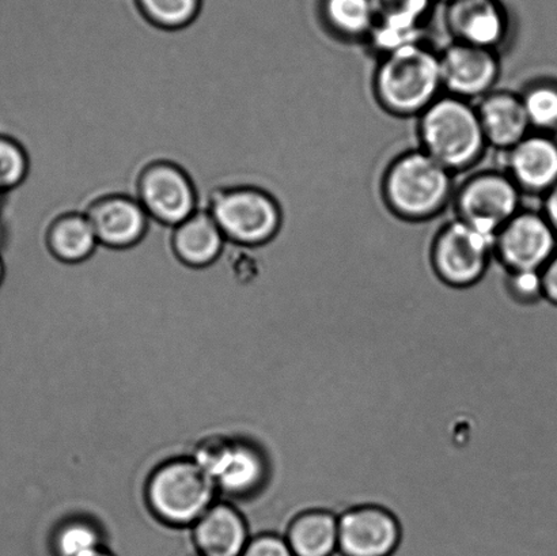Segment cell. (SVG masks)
Wrapping results in <instances>:
<instances>
[{"label": "cell", "instance_id": "obj_13", "mask_svg": "<svg viewBox=\"0 0 557 556\" xmlns=\"http://www.w3.org/2000/svg\"><path fill=\"white\" fill-rule=\"evenodd\" d=\"M506 152L507 174L521 193L545 195L557 184V140L531 133Z\"/></svg>", "mask_w": 557, "mask_h": 556}, {"label": "cell", "instance_id": "obj_2", "mask_svg": "<svg viewBox=\"0 0 557 556\" xmlns=\"http://www.w3.org/2000/svg\"><path fill=\"white\" fill-rule=\"evenodd\" d=\"M422 150L451 173L472 166L485 141L476 107L455 96H440L419 114Z\"/></svg>", "mask_w": 557, "mask_h": 556}, {"label": "cell", "instance_id": "obj_31", "mask_svg": "<svg viewBox=\"0 0 557 556\" xmlns=\"http://www.w3.org/2000/svg\"><path fill=\"white\" fill-rule=\"evenodd\" d=\"M543 215L547 218L557 236V184L544 195Z\"/></svg>", "mask_w": 557, "mask_h": 556}, {"label": "cell", "instance_id": "obj_29", "mask_svg": "<svg viewBox=\"0 0 557 556\" xmlns=\"http://www.w3.org/2000/svg\"><path fill=\"white\" fill-rule=\"evenodd\" d=\"M242 556H294L286 539L275 533H260L249 541Z\"/></svg>", "mask_w": 557, "mask_h": 556}, {"label": "cell", "instance_id": "obj_1", "mask_svg": "<svg viewBox=\"0 0 557 556\" xmlns=\"http://www.w3.org/2000/svg\"><path fill=\"white\" fill-rule=\"evenodd\" d=\"M374 89L381 106L398 116H413L441 95L440 53L423 42L382 54Z\"/></svg>", "mask_w": 557, "mask_h": 556}, {"label": "cell", "instance_id": "obj_25", "mask_svg": "<svg viewBox=\"0 0 557 556\" xmlns=\"http://www.w3.org/2000/svg\"><path fill=\"white\" fill-rule=\"evenodd\" d=\"M29 155L20 140L0 135V190L10 193L29 176Z\"/></svg>", "mask_w": 557, "mask_h": 556}, {"label": "cell", "instance_id": "obj_21", "mask_svg": "<svg viewBox=\"0 0 557 556\" xmlns=\"http://www.w3.org/2000/svg\"><path fill=\"white\" fill-rule=\"evenodd\" d=\"M269 460L263 450L234 444L231 456L215 478L218 487L231 494H249L269 481Z\"/></svg>", "mask_w": 557, "mask_h": 556}, {"label": "cell", "instance_id": "obj_30", "mask_svg": "<svg viewBox=\"0 0 557 556\" xmlns=\"http://www.w3.org/2000/svg\"><path fill=\"white\" fill-rule=\"evenodd\" d=\"M544 298L557 308V252L542 270Z\"/></svg>", "mask_w": 557, "mask_h": 556}, {"label": "cell", "instance_id": "obj_26", "mask_svg": "<svg viewBox=\"0 0 557 556\" xmlns=\"http://www.w3.org/2000/svg\"><path fill=\"white\" fill-rule=\"evenodd\" d=\"M100 547V535L86 522L65 526L57 538L59 556H82Z\"/></svg>", "mask_w": 557, "mask_h": 556}, {"label": "cell", "instance_id": "obj_35", "mask_svg": "<svg viewBox=\"0 0 557 556\" xmlns=\"http://www.w3.org/2000/svg\"><path fill=\"white\" fill-rule=\"evenodd\" d=\"M453 2H455V0H453Z\"/></svg>", "mask_w": 557, "mask_h": 556}, {"label": "cell", "instance_id": "obj_7", "mask_svg": "<svg viewBox=\"0 0 557 556\" xmlns=\"http://www.w3.org/2000/svg\"><path fill=\"white\" fill-rule=\"evenodd\" d=\"M135 198L150 220L174 227L198 211V190L182 165L171 160L146 163L136 177Z\"/></svg>", "mask_w": 557, "mask_h": 556}, {"label": "cell", "instance_id": "obj_18", "mask_svg": "<svg viewBox=\"0 0 557 556\" xmlns=\"http://www.w3.org/2000/svg\"><path fill=\"white\" fill-rule=\"evenodd\" d=\"M194 539L200 556H242L249 543L247 522L232 506H211L195 522Z\"/></svg>", "mask_w": 557, "mask_h": 556}, {"label": "cell", "instance_id": "obj_24", "mask_svg": "<svg viewBox=\"0 0 557 556\" xmlns=\"http://www.w3.org/2000/svg\"><path fill=\"white\" fill-rule=\"evenodd\" d=\"M523 108L534 133L549 134L557 129V85L542 82L521 95Z\"/></svg>", "mask_w": 557, "mask_h": 556}, {"label": "cell", "instance_id": "obj_17", "mask_svg": "<svg viewBox=\"0 0 557 556\" xmlns=\"http://www.w3.org/2000/svg\"><path fill=\"white\" fill-rule=\"evenodd\" d=\"M173 255L190 269H205L221 258L227 243L207 210H198L172 227Z\"/></svg>", "mask_w": 557, "mask_h": 556}, {"label": "cell", "instance_id": "obj_8", "mask_svg": "<svg viewBox=\"0 0 557 556\" xmlns=\"http://www.w3.org/2000/svg\"><path fill=\"white\" fill-rule=\"evenodd\" d=\"M521 189L506 172H482L469 177L456 196L457 220L496 237L521 211Z\"/></svg>", "mask_w": 557, "mask_h": 556}, {"label": "cell", "instance_id": "obj_19", "mask_svg": "<svg viewBox=\"0 0 557 556\" xmlns=\"http://www.w3.org/2000/svg\"><path fill=\"white\" fill-rule=\"evenodd\" d=\"M46 247L62 263L78 264L90 259L100 244L85 212L69 211L49 223Z\"/></svg>", "mask_w": 557, "mask_h": 556}, {"label": "cell", "instance_id": "obj_22", "mask_svg": "<svg viewBox=\"0 0 557 556\" xmlns=\"http://www.w3.org/2000/svg\"><path fill=\"white\" fill-rule=\"evenodd\" d=\"M203 0H135L136 8L157 29L183 30L198 18Z\"/></svg>", "mask_w": 557, "mask_h": 556}, {"label": "cell", "instance_id": "obj_23", "mask_svg": "<svg viewBox=\"0 0 557 556\" xmlns=\"http://www.w3.org/2000/svg\"><path fill=\"white\" fill-rule=\"evenodd\" d=\"M325 15L333 29L347 37L370 36L374 26L371 0H326Z\"/></svg>", "mask_w": 557, "mask_h": 556}, {"label": "cell", "instance_id": "obj_15", "mask_svg": "<svg viewBox=\"0 0 557 556\" xmlns=\"http://www.w3.org/2000/svg\"><path fill=\"white\" fill-rule=\"evenodd\" d=\"M447 24L456 42L491 49L505 41L507 20L494 0H455Z\"/></svg>", "mask_w": 557, "mask_h": 556}, {"label": "cell", "instance_id": "obj_4", "mask_svg": "<svg viewBox=\"0 0 557 556\" xmlns=\"http://www.w3.org/2000/svg\"><path fill=\"white\" fill-rule=\"evenodd\" d=\"M227 243L258 248L276 237L282 210L274 196L253 185H228L212 193L206 209Z\"/></svg>", "mask_w": 557, "mask_h": 556}, {"label": "cell", "instance_id": "obj_3", "mask_svg": "<svg viewBox=\"0 0 557 556\" xmlns=\"http://www.w3.org/2000/svg\"><path fill=\"white\" fill-rule=\"evenodd\" d=\"M384 198L396 215L424 221L438 214L453 195V173L423 150L404 152L384 177Z\"/></svg>", "mask_w": 557, "mask_h": 556}, {"label": "cell", "instance_id": "obj_5", "mask_svg": "<svg viewBox=\"0 0 557 556\" xmlns=\"http://www.w3.org/2000/svg\"><path fill=\"white\" fill-rule=\"evenodd\" d=\"M216 484L194 460L158 468L147 487L152 511L173 526L193 524L211 508Z\"/></svg>", "mask_w": 557, "mask_h": 556}, {"label": "cell", "instance_id": "obj_6", "mask_svg": "<svg viewBox=\"0 0 557 556\" xmlns=\"http://www.w3.org/2000/svg\"><path fill=\"white\" fill-rule=\"evenodd\" d=\"M495 237L455 220L435 238L430 254L431 270L447 286L471 287L491 269Z\"/></svg>", "mask_w": 557, "mask_h": 556}, {"label": "cell", "instance_id": "obj_32", "mask_svg": "<svg viewBox=\"0 0 557 556\" xmlns=\"http://www.w3.org/2000/svg\"><path fill=\"white\" fill-rule=\"evenodd\" d=\"M82 556H113V555L109 554L108 552H106V549H102L100 547V548L95 549V552H90V553H87V554L82 555Z\"/></svg>", "mask_w": 557, "mask_h": 556}, {"label": "cell", "instance_id": "obj_9", "mask_svg": "<svg viewBox=\"0 0 557 556\" xmlns=\"http://www.w3.org/2000/svg\"><path fill=\"white\" fill-rule=\"evenodd\" d=\"M556 252L557 236L543 212H517L495 237L494 258L506 271H542Z\"/></svg>", "mask_w": 557, "mask_h": 556}, {"label": "cell", "instance_id": "obj_16", "mask_svg": "<svg viewBox=\"0 0 557 556\" xmlns=\"http://www.w3.org/2000/svg\"><path fill=\"white\" fill-rule=\"evenodd\" d=\"M478 114L487 146L510 150L531 134L521 96L511 91H491L479 101Z\"/></svg>", "mask_w": 557, "mask_h": 556}, {"label": "cell", "instance_id": "obj_10", "mask_svg": "<svg viewBox=\"0 0 557 556\" xmlns=\"http://www.w3.org/2000/svg\"><path fill=\"white\" fill-rule=\"evenodd\" d=\"M440 62L442 87L462 100H482L499 78V58L491 49L455 42L440 53Z\"/></svg>", "mask_w": 557, "mask_h": 556}, {"label": "cell", "instance_id": "obj_34", "mask_svg": "<svg viewBox=\"0 0 557 556\" xmlns=\"http://www.w3.org/2000/svg\"><path fill=\"white\" fill-rule=\"evenodd\" d=\"M4 195H5V194H3V193H2V190H0V205H2V200H3V198H4Z\"/></svg>", "mask_w": 557, "mask_h": 556}, {"label": "cell", "instance_id": "obj_14", "mask_svg": "<svg viewBox=\"0 0 557 556\" xmlns=\"http://www.w3.org/2000/svg\"><path fill=\"white\" fill-rule=\"evenodd\" d=\"M371 4L374 26L370 38L380 53L422 42L420 24L428 13L430 0H371Z\"/></svg>", "mask_w": 557, "mask_h": 556}, {"label": "cell", "instance_id": "obj_11", "mask_svg": "<svg viewBox=\"0 0 557 556\" xmlns=\"http://www.w3.org/2000/svg\"><path fill=\"white\" fill-rule=\"evenodd\" d=\"M98 244L113 250L136 247L149 231L150 218L135 196L108 194L90 201L85 211Z\"/></svg>", "mask_w": 557, "mask_h": 556}, {"label": "cell", "instance_id": "obj_28", "mask_svg": "<svg viewBox=\"0 0 557 556\" xmlns=\"http://www.w3.org/2000/svg\"><path fill=\"white\" fill-rule=\"evenodd\" d=\"M234 443L226 438H210L206 440L203 444L196 449L194 461L201 470L209 473L214 479L225 466L228 456H231Z\"/></svg>", "mask_w": 557, "mask_h": 556}, {"label": "cell", "instance_id": "obj_20", "mask_svg": "<svg viewBox=\"0 0 557 556\" xmlns=\"http://www.w3.org/2000/svg\"><path fill=\"white\" fill-rule=\"evenodd\" d=\"M286 542L294 556H332L338 552V517L308 511L289 524Z\"/></svg>", "mask_w": 557, "mask_h": 556}, {"label": "cell", "instance_id": "obj_27", "mask_svg": "<svg viewBox=\"0 0 557 556\" xmlns=\"http://www.w3.org/2000/svg\"><path fill=\"white\" fill-rule=\"evenodd\" d=\"M506 285L518 302L534 304L544 298L542 271H506Z\"/></svg>", "mask_w": 557, "mask_h": 556}, {"label": "cell", "instance_id": "obj_33", "mask_svg": "<svg viewBox=\"0 0 557 556\" xmlns=\"http://www.w3.org/2000/svg\"><path fill=\"white\" fill-rule=\"evenodd\" d=\"M5 269L2 258H0V285H2L4 280Z\"/></svg>", "mask_w": 557, "mask_h": 556}, {"label": "cell", "instance_id": "obj_12", "mask_svg": "<svg viewBox=\"0 0 557 556\" xmlns=\"http://www.w3.org/2000/svg\"><path fill=\"white\" fill-rule=\"evenodd\" d=\"M400 530L389 511L363 506L338 516V553L343 556H391Z\"/></svg>", "mask_w": 557, "mask_h": 556}]
</instances>
